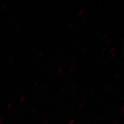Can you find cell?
Returning <instances> with one entry per match:
<instances>
[{
  "label": "cell",
  "instance_id": "cell-1",
  "mask_svg": "<svg viewBox=\"0 0 124 124\" xmlns=\"http://www.w3.org/2000/svg\"><path fill=\"white\" fill-rule=\"evenodd\" d=\"M19 16V14L18 13H15L14 15H13V20H16Z\"/></svg>",
  "mask_w": 124,
  "mask_h": 124
},
{
  "label": "cell",
  "instance_id": "cell-2",
  "mask_svg": "<svg viewBox=\"0 0 124 124\" xmlns=\"http://www.w3.org/2000/svg\"><path fill=\"white\" fill-rule=\"evenodd\" d=\"M7 5H8V4H7V2H5V3L2 6V9L4 10L5 9V8H6L7 7Z\"/></svg>",
  "mask_w": 124,
  "mask_h": 124
},
{
  "label": "cell",
  "instance_id": "cell-3",
  "mask_svg": "<svg viewBox=\"0 0 124 124\" xmlns=\"http://www.w3.org/2000/svg\"><path fill=\"white\" fill-rule=\"evenodd\" d=\"M13 60V57H11L9 59V60H8V63H12V62Z\"/></svg>",
  "mask_w": 124,
  "mask_h": 124
},
{
  "label": "cell",
  "instance_id": "cell-4",
  "mask_svg": "<svg viewBox=\"0 0 124 124\" xmlns=\"http://www.w3.org/2000/svg\"><path fill=\"white\" fill-rule=\"evenodd\" d=\"M43 54V51H41V52H40L39 54V55H38V57L39 58V57H41V56H42V55Z\"/></svg>",
  "mask_w": 124,
  "mask_h": 124
},
{
  "label": "cell",
  "instance_id": "cell-5",
  "mask_svg": "<svg viewBox=\"0 0 124 124\" xmlns=\"http://www.w3.org/2000/svg\"><path fill=\"white\" fill-rule=\"evenodd\" d=\"M62 70V67H60V68H59L58 69V70H57V73H59L60 72H61V71Z\"/></svg>",
  "mask_w": 124,
  "mask_h": 124
},
{
  "label": "cell",
  "instance_id": "cell-6",
  "mask_svg": "<svg viewBox=\"0 0 124 124\" xmlns=\"http://www.w3.org/2000/svg\"><path fill=\"white\" fill-rule=\"evenodd\" d=\"M84 9L83 8H82V9L80 10V11L78 14L79 16H80V15H81V14H82V13H83V11H84Z\"/></svg>",
  "mask_w": 124,
  "mask_h": 124
},
{
  "label": "cell",
  "instance_id": "cell-7",
  "mask_svg": "<svg viewBox=\"0 0 124 124\" xmlns=\"http://www.w3.org/2000/svg\"><path fill=\"white\" fill-rule=\"evenodd\" d=\"M115 47H113L111 48V49H110V52H109V53H112V52L115 49Z\"/></svg>",
  "mask_w": 124,
  "mask_h": 124
},
{
  "label": "cell",
  "instance_id": "cell-8",
  "mask_svg": "<svg viewBox=\"0 0 124 124\" xmlns=\"http://www.w3.org/2000/svg\"><path fill=\"white\" fill-rule=\"evenodd\" d=\"M74 66H71V68H70L69 70V72H70V71H71L73 69H74Z\"/></svg>",
  "mask_w": 124,
  "mask_h": 124
},
{
  "label": "cell",
  "instance_id": "cell-9",
  "mask_svg": "<svg viewBox=\"0 0 124 124\" xmlns=\"http://www.w3.org/2000/svg\"><path fill=\"white\" fill-rule=\"evenodd\" d=\"M111 40H112V39H109L108 41H107V42L106 43V45H108L109 44V43L110 42Z\"/></svg>",
  "mask_w": 124,
  "mask_h": 124
},
{
  "label": "cell",
  "instance_id": "cell-10",
  "mask_svg": "<svg viewBox=\"0 0 124 124\" xmlns=\"http://www.w3.org/2000/svg\"><path fill=\"white\" fill-rule=\"evenodd\" d=\"M106 36H107V35H104L103 37V38H102V39H101V41H103L104 40V39L106 38Z\"/></svg>",
  "mask_w": 124,
  "mask_h": 124
},
{
  "label": "cell",
  "instance_id": "cell-11",
  "mask_svg": "<svg viewBox=\"0 0 124 124\" xmlns=\"http://www.w3.org/2000/svg\"><path fill=\"white\" fill-rule=\"evenodd\" d=\"M73 24V23H71L70 24V25H69V26H68V29H70L71 27V26Z\"/></svg>",
  "mask_w": 124,
  "mask_h": 124
},
{
  "label": "cell",
  "instance_id": "cell-12",
  "mask_svg": "<svg viewBox=\"0 0 124 124\" xmlns=\"http://www.w3.org/2000/svg\"><path fill=\"white\" fill-rule=\"evenodd\" d=\"M87 48V47H84V48H83V49H82V52H84V51H85V49H86Z\"/></svg>",
  "mask_w": 124,
  "mask_h": 124
},
{
  "label": "cell",
  "instance_id": "cell-13",
  "mask_svg": "<svg viewBox=\"0 0 124 124\" xmlns=\"http://www.w3.org/2000/svg\"><path fill=\"white\" fill-rule=\"evenodd\" d=\"M115 54H116V53H114L113 54H112V55H111V57H110V59H112L113 58V57L114 56H115Z\"/></svg>",
  "mask_w": 124,
  "mask_h": 124
},
{
  "label": "cell",
  "instance_id": "cell-14",
  "mask_svg": "<svg viewBox=\"0 0 124 124\" xmlns=\"http://www.w3.org/2000/svg\"><path fill=\"white\" fill-rule=\"evenodd\" d=\"M77 41V39H75V40H74V42L73 43V45H74L75 44V43H76V41Z\"/></svg>",
  "mask_w": 124,
  "mask_h": 124
},
{
  "label": "cell",
  "instance_id": "cell-15",
  "mask_svg": "<svg viewBox=\"0 0 124 124\" xmlns=\"http://www.w3.org/2000/svg\"><path fill=\"white\" fill-rule=\"evenodd\" d=\"M75 62V60H72V61H71V63H70V65H72L74 63V62Z\"/></svg>",
  "mask_w": 124,
  "mask_h": 124
},
{
  "label": "cell",
  "instance_id": "cell-16",
  "mask_svg": "<svg viewBox=\"0 0 124 124\" xmlns=\"http://www.w3.org/2000/svg\"><path fill=\"white\" fill-rule=\"evenodd\" d=\"M120 75V73H119V74H118V75H117L116 76V77H115V79H117L118 78V76H119Z\"/></svg>",
  "mask_w": 124,
  "mask_h": 124
},
{
  "label": "cell",
  "instance_id": "cell-17",
  "mask_svg": "<svg viewBox=\"0 0 124 124\" xmlns=\"http://www.w3.org/2000/svg\"><path fill=\"white\" fill-rule=\"evenodd\" d=\"M87 18V16H85V17L84 18V19H83V20H82V22H84V21H85V20Z\"/></svg>",
  "mask_w": 124,
  "mask_h": 124
},
{
  "label": "cell",
  "instance_id": "cell-18",
  "mask_svg": "<svg viewBox=\"0 0 124 124\" xmlns=\"http://www.w3.org/2000/svg\"><path fill=\"white\" fill-rule=\"evenodd\" d=\"M77 30L78 29H75V30H74V32H73V34H75V33H76V31H77Z\"/></svg>",
  "mask_w": 124,
  "mask_h": 124
},
{
  "label": "cell",
  "instance_id": "cell-19",
  "mask_svg": "<svg viewBox=\"0 0 124 124\" xmlns=\"http://www.w3.org/2000/svg\"><path fill=\"white\" fill-rule=\"evenodd\" d=\"M100 7H101V6H98V7H97V8H96V11H98V9H99V8H100Z\"/></svg>",
  "mask_w": 124,
  "mask_h": 124
},
{
  "label": "cell",
  "instance_id": "cell-20",
  "mask_svg": "<svg viewBox=\"0 0 124 124\" xmlns=\"http://www.w3.org/2000/svg\"><path fill=\"white\" fill-rule=\"evenodd\" d=\"M38 82H37L35 83V84H34V86H36L38 85Z\"/></svg>",
  "mask_w": 124,
  "mask_h": 124
},
{
  "label": "cell",
  "instance_id": "cell-21",
  "mask_svg": "<svg viewBox=\"0 0 124 124\" xmlns=\"http://www.w3.org/2000/svg\"><path fill=\"white\" fill-rule=\"evenodd\" d=\"M106 48H104V49H103V50L102 51V53H103V52H104V50H105Z\"/></svg>",
  "mask_w": 124,
  "mask_h": 124
},
{
  "label": "cell",
  "instance_id": "cell-22",
  "mask_svg": "<svg viewBox=\"0 0 124 124\" xmlns=\"http://www.w3.org/2000/svg\"><path fill=\"white\" fill-rule=\"evenodd\" d=\"M94 90H95V89L94 88V89H93V90H92L91 92V93H93V91H94Z\"/></svg>",
  "mask_w": 124,
  "mask_h": 124
},
{
  "label": "cell",
  "instance_id": "cell-23",
  "mask_svg": "<svg viewBox=\"0 0 124 124\" xmlns=\"http://www.w3.org/2000/svg\"><path fill=\"white\" fill-rule=\"evenodd\" d=\"M104 56H103V57H102V60H101V61L103 60V59H104Z\"/></svg>",
  "mask_w": 124,
  "mask_h": 124
}]
</instances>
